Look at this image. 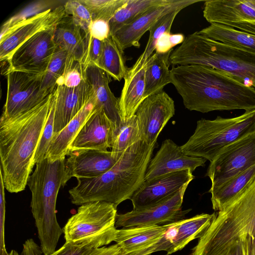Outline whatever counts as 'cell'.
<instances>
[{
	"label": "cell",
	"mask_w": 255,
	"mask_h": 255,
	"mask_svg": "<svg viewBox=\"0 0 255 255\" xmlns=\"http://www.w3.org/2000/svg\"><path fill=\"white\" fill-rule=\"evenodd\" d=\"M170 79L189 111L255 109V89L225 71L200 65L172 66Z\"/></svg>",
	"instance_id": "6da1fadb"
},
{
	"label": "cell",
	"mask_w": 255,
	"mask_h": 255,
	"mask_svg": "<svg viewBox=\"0 0 255 255\" xmlns=\"http://www.w3.org/2000/svg\"><path fill=\"white\" fill-rule=\"evenodd\" d=\"M53 93L32 109L0 120V171L5 189L24 190L49 115Z\"/></svg>",
	"instance_id": "7a4b0ae2"
},
{
	"label": "cell",
	"mask_w": 255,
	"mask_h": 255,
	"mask_svg": "<svg viewBox=\"0 0 255 255\" xmlns=\"http://www.w3.org/2000/svg\"><path fill=\"white\" fill-rule=\"evenodd\" d=\"M155 146L140 140L128 148L109 171L92 178H77V184L69 191L76 205L105 202L118 206L130 199L144 180Z\"/></svg>",
	"instance_id": "3957f363"
},
{
	"label": "cell",
	"mask_w": 255,
	"mask_h": 255,
	"mask_svg": "<svg viewBox=\"0 0 255 255\" xmlns=\"http://www.w3.org/2000/svg\"><path fill=\"white\" fill-rule=\"evenodd\" d=\"M66 158L51 161L47 158L36 164L28 179L27 185L31 193L30 207L44 255L56 251L63 234L56 217V204L60 188L65 180Z\"/></svg>",
	"instance_id": "277c9868"
},
{
	"label": "cell",
	"mask_w": 255,
	"mask_h": 255,
	"mask_svg": "<svg viewBox=\"0 0 255 255\" xmlns=\"http://www.w3.org/2000/svg\"><path fill=\"white\" fill-rule=\"evenodd\" d=\"M173 66L200 65L227 72L255 89V53L213 40L196 31L169 56Z\"/></svg>",
	"instance_id": "5b68a950"
},
{
	"label": "cell",
	"mask_w": 255,
	"mask_h": 255,
	"mask_svg": "<svg viewBox=\"0 0 255 255\" xmlns=\"http://www.w3.org/2000/svg\"><path fill=\"white\" fill-rule=\"evenodd\" d=\"M246 236L255 239V181L215 214L191 255H220Z\"/></svg>",
	"instance_id": "8992f818"
},
{
	"label": "cell",
	"mask_w": 255,
	"mask_h": 255,
	"mask_svg": "<svg viewBox=\"0 0 255 255\" xmlns=\"http://www.w3.org/2000/svg\"><path fill=\"white\" fill-rule=\"evenodd\" d=\"M255 131V109L238 117L197 122L193 134L181 148L186 155L212 162L225 147Z\"/></svg>",
	"instance_id": "52a82bcc"
},
{
	"label": "cell",
	"mask_w": 255,
	"mask_h": 255,
	"mask_svg": "<svg viewBox=\"0 0 255 255\" xmlns=\"http://www.w3.org/2000/svg\"><path fill=\"white\" fill-rule=\"evenodd\" d=\"M117 207L100 201L80 205L63 228L65 242L82 244L95 239L115 242Z\"/></svg>",
	"instance_id": "ba28073f"
},
{
	"label": "cell",
	"mask_w": 255,
	"mask_h": 255,
	"mask_svg": "<svg viewBox=\"0 0 255 255\" xmlns=\"http://www.w3.org/2000/svg\"><path fill=\"white\" fill-rule=\"evenodd\" d=\"M255 164V131L225 147L210 162L206 176L212 190Z\"/></svg>",
	"instance_id": "9c48e42d"
},
{
	"label": "cell",
	"mask_w": 255,
	"mask_h": 255,
	"mask_svg": "<svg viewBox=\"0 0 255 255\" xmlns=\"http://www.w3.org/2000/svg\"><path fill=\"white\" fill-rule=\"evenodd\" d=\"M56 26L40 31L20 45L5 62V75L13 71L43 75L57 48Z\"/></svg>",
	"instance_id": "30bf717a"
},
{
	"label": "cell",
	"mask_w": 255,
	"mask_h": 255,
	"mask_svg": "<svg viewBox=\"0 0 255 255\" xmlns=\"http://www.w3.org/2000/svg\"><path fill=\"white\" fill-rule=\"evenodd\" d=\"M5 75L7 93L2 117L11 118L26 112L48 96L41 90L43 75L13 71Z\"/></svg>",
	"instance_id": "8fae6325"
},
{
	"label": "cell",
	"mask_w": 255,
	"mask_h": 255,
	"mask_svg": "<svg viewBox=\"0 0 255 255\" xmlns=\"http://www.w3.org/2000/svg\"><path fill=\"white\" fill-rule=\"evenodd\" d=\"M66 14L63 5L38 12L0 32V60L6 61L22 44L37 33L56 26Z\"/></svg>",
	"instance_id": "7c38bea8"
},
{
	"label": "cell",
	"mask_w": 255,
	"mask_h": 255,
	"mask_svg": "<svg viewBox=\"0 0 255 255\" xmlns=\"http://www.w3.org/2000/svg\"><path fill=\"white\" fill-rule=\"evenodd\" d=\"M189 184H185L175 194L156 204L141 209H133L124 214H118L116 228L159 225L183 219L191 210H182L184 194Z\"/></svg>",
	"instance_id": "4fadbf2b"
},
{
	"label": "cell",
	"mask_w": 255,
	"mask_h": 255,
	"mask_svg": "<svg viewBox=\"0 0 255 255\" xmlns=\"http://www.w3.org/2000/svg\"><path fill=\"white\" fill-rule=\"evenodd\" d=\"M203 16L209 23L225 25L255 35V0H208Z\"/></svg>",
	"instance_id": "5bb4252c"
},
{
	"label": "cell",
	"mask_w": 255,
	"mask_h": 255,
	"mask_svg": "<svg viewBox=\"0 0 255 255\" xmlns=\"http://www.w3.org/2000/svg\"><path fill=\"white\" fill-rule=\"evenodd\" d=\"M173 100L162 91L146 98L135 113L141 140L154 146L158 136L174 115Z\"/></svg>",
	"instance_id": "9a60e30c"
},
{
	"label": "cell",
	"mask_w": 255,
	"mask_h": 255,
	"mask_svg": "<svg viewBox=\"0 0 255 255\" xmlns=\"http://www.w3.org/2000/svg\"><path fill=\"white\" fill-rule=\"evenodd\" d=\"M190 170L168 173L149 180H144L129 200L133 209L156 204L175 194L194 176Z\"/></svg>",
	"instance_id": "2e32d148"
},
{
	"label": "cell",
	"mask_w": 255,
	"mask_h": 255,
	"mask_svg": "<svg viewBox=\"0 0 255 255\" xmlns=\"http://www.w3.org/2000/svg\"><path fill=\"white\" fill-rule=\"evenodd\" d=\"M202 0H171L169 2L153 7L124 26L111 36L124 52L131 46L139 47L143 35L162 16L176 10L183 9Z\"/></svg>",
	"instance_id": "e0dca14e"
},
{
	"label": "cell",
	"mask_w": 255,
	"mask_h": 255,
	"mask_svg": "<svg viewBox=\"0 0 255 255\" xmlns=\"http://www.w3.org/2000/svg\"><path fill=\"white\" fill-rule=\"evenodd\" d=\"M116 131L115 125L103 109L96 107L69 146L68 154L85 149L107 151L112 147Z\"/></svg>",
	"instance_id": "ac0fdd59"
},
{
	"label": "cell",
	"mask_w": 255,
	"mask_h": 255,
	"mask_svg": "<svg viewBox=\"0 0 255 255\" xmlns=\"http://www.w3.org/2000/svg\"><path fill=\"white\" fill-rule=\"evenodd\" d=\"M207 160L202 157L185 154L181 147L171 139L164 140L160 149L150 161L144 180L184 170L193 172L196 168L204 166Z\"/></svg>",
	"instance_id": "d6986e66"
},
{
	"label": "cell",
	"mask_w": 255,
	"mask_h": 255,
	"mask_svg": "<svg viewBox=\"0 0 255 255\" xmlns=\"http://www.w3.org/2000/svg\"><path fill=\"white\" fill-rule=\"evenodd\" d=\"M66 158L65 180L72 177L92 178L99 176L113 168L119 158L111 151L85 149L70 152Z\"/></svg>",
	"instance_id": "ffe728a7"
},
{
	"label": "cell",
	"mask_w": 255,
	"mask_h": 255,
	"mask_svg": "<svg viewBox=\"0 0 255 255\" xmlns=\"http://www.w3.org/2000/svg\"><path fill=\"white\" fill-rule=\"evenodd\" d=\"M54 134L61 130L93 97L86 78L75 87L57 86L55 90Z\"/></svg>",
	"instance_id": "44dd1931"
},
{
	"label": "cell",
	"mask_w": 255,
	"mask_h": 255,
	"mask_svg": "<svg viewBox=\"0 0 255 255\" xmlns=\"http://www.w3.org/2000/svg\"><path fill=\"white\" fill-rule=\"evenodd\" d=\"M146 62L142 64L136 60L128 68L124 77V84L119 98V107L122 122L135 114L139 105L145 99V72Z\"/></svg>",
	"instance_id": "7402d4cb"
},
{
	"label": "cell",
	"mask_w": 255,
	"mask_h": 255,
	"mask_svg": "<svg viewBox=\"0 0 255 255\" xmlns=\"http://www.w3.org/2000/svg\"><path fill=\"white\" fill-rule=\"evenodd\" d=\"M171 223L117 229L115 242L121 247L125 255H138L158 242Z\"/></svg>",
	"instance_id": "603a6c76"
},
{
	"label": "cell",
	"mask_w": 255,
	"mask_h": 255,
	"mask_svg": "<svg viewBox=\"0 0 255 255\" xmlns=\"http://www.w3.org/2000/svg\"><path fill=\"white\" fill-rule=\"evenodd\" d=\"M85 77L91 85L97 108H102L106 115L115 126L116 130L122 124L119 98L115 97L109 86L110 77L95 65H89L84 69Z\"/></svg>",
	"instance_id": "cb8c5ba5"
},
{
	"label": "cell",
	"mask_w": 255,
	"mask_h": 255,
	"mask_svg": "<svg viewBox=\"0 0 255 255\" xmlns=\"http://www.w3.org/2000/svg\"><path fill=\"white\" fill-rule=\"evenodd\" d=\"M95 109L96 102L93 96L92 99L61 130L53 135L47 152V158L48 160L53 162L66 158L69 146Z\"/></svg>",
	"instance_id": "d4e9b609"
},
{
	"label": "cell",
	"mask_w": 255,
	"mask_h": 255,
	"mask_svg": "<svg viewBox=\"0 0 255 255\" xmlns=\"http://www.w3.org/2000/svg\"><path fill=\"white\" fill-rule=\"evenodd\" d=\"M67 16L56 26L54 42L57 47L66 51L67 57L81 64L85 50L84 35Z\"/></svg>",
	"instance_id": "484cf974"
},
{
	"label": "cell",
	"mask_w": 255,
	"mask_h": 255,
	"mask_svg": "<svg viewBox=\"0 0 255 255\" xmlns=\"http://www.w3.org/2000/svg\"><path fill=\"white\" fill-rule=\"evenodd\" d=\"M255 181V164L216 188L209 190L212 208L220 211Z\"/></svg>",
	"instance_id": "4316f807"
},
{
	"label": "cell",
	"mask_w": 255,
	"mask_h": 255,
	"mask_svg": "<svg viewBox=\"0 0 255 255\" xmlns=\"http://www.w3.org/2000/svg\"><path fill=\"white\" fill-rule=\"evenodd\" d=\"M215 213H202L178 221L175 234L167 252L171 255L183 249L191 241L200 238L207 229Z\"/></svg>",
	"instance_id": "83f0119b"
},
{
	"label": "cell",
	"mask_w": 255,
	"mask_h": 255,
	"mask_svg": "<svg viewBox=\"0 0 255 255\" xmlns=\"http://www.w3.org/2000/svg\"><path fill=\"white\" fill-rule=\"evenodd\" d=\"M171 50L166 53L155 52L146 61L144 98L163 91L171 83L169 56Z\"/></svg>",
	"instance_id": "f1b7e54d"
},
{
	"label": "cell",
	"mask_w": 255,
	"mask_h": 255,
	"mask_svg": "<svg viewBox=\"0 0 255 255\" xmlns=\"http://www.w3.org/2000/svg\"><path fill=\"white\" fill-rule=\"evenodd\" d=\"M198 32L213 40L255 53V35L218 23H211Z\"/></svg>",
	"instance_id": "f546056e"
},
{
	"label": "cell",
	"mask_w": 255,
	"mask_h": 255,
	"mask_svg": "<svg viewBox=\"0 0 255 255\" xmlns=\"http://www.w3.org/2000/svg\"><path fill=\"white\" fill-rule=\"evenodd\" d=\"M123 53L110 36L103 41L102 53L97 67L110 77L120 81L124 78L128 70Z\"/></svg>",
	"instance_id": "4dcf8cb0"
},
{
	"label": "cell",
	"mask_w": 255,
	"mask_h": 255,
	"mask_svg": "<svg viewBox=\"0 0 255 255\" xmlns=\"http://www.w3.org/2000/svg\"><path fill=\"white\" fill-rule=\"evenodd\" d=\"M171 0H127L109 21L111 36L149 9L165 4Z\"/></svg>",
	"instance_id": "1f68e13d"
},
{
	"label": "cell",
	"mask_w": 255,
	"mask_h": 255,
	"mask_svg": "<svg viewBox=\"0 0 255 255\" xmlns=\"http://www.w3.org/2000/svg\"><path fill=\"white\" fill-rule=\"evenodd\" d=\"M140 140L138 121L134 115L128 121L122 122L116 130L111 151L120 158L125 150Z\"/></svg>",
	"instance_id": "d6a6232c"
},
{
	"label": "cell",
	"mask_w": 255,
	"mask_h": 255,
	"mask_svg": "<svg viewBox=\"0 0 255 255\" xmlns=\"http://www.w3.org/2000/svg\"><path fill=\"white\" fill-rule=\"evenodd\" d=\"M67 56L65 50L57 47L42 79L41 90L47 96L56 89L57 82L64 73Z\"/></svg>",
	"instance_id": "836d02e7"
},
{
	"label": "cell",
	"mask_w": 255,
	"mask_h": 255,
	"mask_svg": "<svg viewBox=\"0 0 255 255\" xmlns=\"http://www.w3.org/2000/svg\"><path fill=\"white\" fill-rule=\"evenodd\" d=\"M182 9L171 11L160 17L149 29V37L145 49L137 58L141 63H144L155 50L158 39L165 32H170L175 18Z\"/></svg>",
	"instance_id": "e575fe53"
},
{
	"label": "cell",
	"mask_w": 255,
	"mask_h": 255,
	"mask_svg": "<svg viewBox=\"0 0 255 255\" xmlns=\"http://www.w3.org/2000/svg\"><path fill=\"white\" fill-rule=\"evenodd\" d=\"M90 11L92 20H103L109 22L116 12L127 0H79Z\"/></svg>",
	"instance_id": "d590c367"
},
{
	"label": "cell",
	"mask_w": 255,
	"mask_h": 255,
	"mask_svg": "<svg viewBox=\"0 0 255 255\" xmlns=\"http://www.w3.org/2000/svg\"><path fill=\"white\" fill-rule=\"evenodd\" d=\"M63 6L66 15H71L73 23L82 30L84 35L88 34L93 20L87 8L79 0H68Z\"/></svg>",
	"instance_id": "8d00e7d4"
},
{
	"label": "cell",
	"mask_w": 255,
	"mask_h": 255,
	"mask_svg": "<svg viewBox=\"0 0 255 255\" xmlns=\"http://www.w3.org/2000/svg\"><path fill=\"white\" fill-rule=\"evenodd\" d=\"M55 100L54 91L47 120L35 154V164L47 158V152L54 134Z\"/></svg>",
	"instance_id": "74e56055"
},
{
	"label": "cell",
	"mask_w": 255,
	"mask_h": 255,
	"mask_svg": "<svg viewBox=\"0 0 255 255\" xmlns=\"http://www.w3.org/2000/svg\"><path fill=\"white\" fill-rule=\"evenodd\" d=\"M110 244L104 239H95L82 244L65 242L60 249L49 255H87L93 249L104 247Z\"/></svg>",
	"instance_id": "f35d334b"
},
{
	"label": "cell",
	"mask_w": 255,
	"mask_h": 255,
	"mask_svg": "<svg viewBox=\"0 0 255 255\" xmlns=\"http://www.w3.org/2000/svg\"><path fill=\"white\" fill-rule=\"evenodd\" d=\"M85 72L81 64L77 61L65 64L62 76L57 82V86L64 85L72 88L79 86L85 79Z\"/></svg>",
	"instance_id": "ab89813d"
},
{
	"label": "cell",
	"mask_w": 255,
	"mask_h": 255,
	"mask_svg": "<svg viewBox=\"0 0 255 255\" xmlns=\"http://www.w3.org/2000/svg\"><path fill=\"white\" fill-rule=\"evenodd\" d=\"M85 40V53L81 62L84 70L89 65L97 66L101 55L103 41L93 37L90 33L84 35Z\"/></svg>",
	"instance_id": "60d3db41"
},
{
	"label": "cell",
	"mask_w": 255,
	"mask_h": 255,
	"mask_svg": "<svg viewBox=\"0 0 255 255\" xmlns=\"http://www.w3.org/2000/svg\"><path fill=\"white\" fill-rule=\"evenodd\" d=\"M4 185L2 173L0 172V255H8L4 241L5 201Z\"/></svg>",
	"instance_id": "b9f144b4"
},
{
	"label": "cell",
	"mask_w": 255,
	"mask_h": 255,
	"mask_svg": "<svg viewBox=\"0 0 255 255\" xmlns=\"http://www.w3.org/2000/svg\"><path fill=\"white\" fill-rule=\"evenodd\" d=\"M89 33L96 39L104 41L111 36L109 22L103 20H93Z\"/></svg>",
	"instance_id": "7bdbcfd3"
},
{
	"label": "cell",
	"mask_w": 255,
	"mask_h": 255,
	"mask_svg": "<svg viewBox=\"0 0 255 255\" xmlns=\"http://www.w3.org/2000/svg\"><path fill=\"white\" fill-rule=\"evenodd\" d=\"M87 255H125L121 247L115 244L109 247L94 248Z\"/></svg>",
	"instance_id": "ee69618b"
},
{
	"label": "cell",
	"mask_w": 255,
	"mask_h": 255,
	"mask_svg": "<svg viewBox=\"0 0 255 255\" xmlns=\"http://www.w3.org/2000/svg\"><path fill=\"white\" fill-rule=\"evenodd\" d=\"M170 32H165L158 39L155 45V52L166 53L172 50L173 47L170 40Z\"/></svg>",
	"instance_id": "f6af8a7d"
},
{
	"label": "cell",
	"mask_w": 255,
	"mask_h": 255,
	"mask_svg": "<svg viewBox=\"0 0 255 255\" xmlns=\"http://www.w3.org/2000/svg\"><path fill=\"white\" fill-rule=\"evenodd\" d=\"M220 255H245L242 240L236 241Z\"/></svg>",
	"instance_id": "bcb514c9"
},
{
	"label": "cell",
	"mask_w": 255,
	"mask_h": 255,
	"mask_svg": "<svg viewBox=\"0 0 255 255\" xmlns=\"http://www.w3.org/2000/svg\"><path fill=\"white\" fill-rule=\"evenodd\" d=\"M185 39V37L182 33L171 34L170 35V40L173 47L178 44H182Z\"/></svg>",
	"instance_id": "7dc6e473"
},
{
	"label": "cell",
	"mask_w": 255,
	"mask_h": 255,
	"mask_svg": "<svg viewBox=\"0 0 255 255\" xmlns=\"http://www.w3.org/2000/svg\"><path fill=\"white\" fill-rule=\"evenodd\" d=\"M8 255H19V254L15 250H12L9 253Z\"/></svg>",
	"instance_id": "c3c4849f"
},
{
	"label": "cell",
	"mask_w": 255,
	"mask_h": 255,
	"mask_svg": "<svg viewBox=\"0 0 255 255\" xmlns=\"http://www.w3.org/2000/svg\"><path fill=\"white\" fill-rule=\"evenodd\" d=\"M169 255V254H166V255Z\"/></svg>",
	"instance_id": "681fc988"
}]
</instances>
